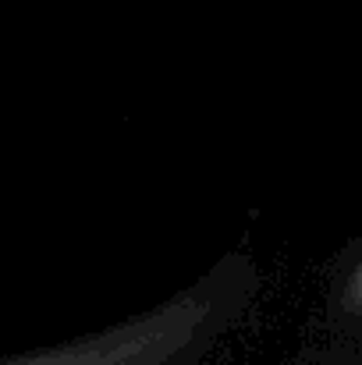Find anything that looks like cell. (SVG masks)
<instances>
[{
    "label": "cell",
    "instance_id": "7a4b0ae2",
    "mask_svg": "<svg viewBox=\"0 0 362 365\" xmlns=\"http://www.w3.org/2000/svg\"><path fill=\"white\" fill-rule=\"evenodd\" d=\"M345 302H348V309H352V312H359L362 316V262L356 266V273H352V280H348Z\"/></svg>",
    "mask_w": 362,
    "mask_h": 365
},
{
    "label": "cell",
    "instance_id": "6da1fadb",
    "mask_svg": "<svg viewBox=\"0 0 362 365\" xmlns=\"http://www.w3.org/2000/svg\"><path fill=\"white\" fill-rule=\"evenodd\" d=\"M248 294L252 262L235 255L149 312L7 365H178L221 337Z\"/></svg>",
    "mask_w": 362,
    "mask_h": 365
}]
</instances>
